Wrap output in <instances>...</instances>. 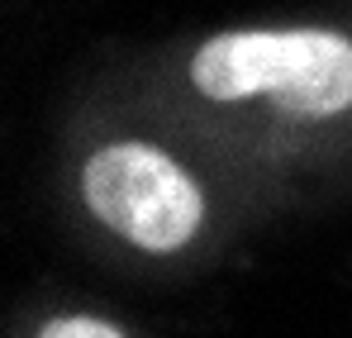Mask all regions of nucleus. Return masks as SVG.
<instances>
[{
    "instance_id": "nucleus-1",
    "label": "nucleus",
    "mask_w": 352,
    "mask_h": 338,
    "mask_svg": "<svg viewBox=\"0 0 352 338\" xmlns=\"http://www.w3.org/2000/svg\"><path fill=\"white\" fill-rule=\"evenodd\" d=\"M190 81L210 101L276 96L295 114H338L352 105V43L333 29H243L210 39Z\"/></svg>"
},
{
    "instance_id": "nucleus-2",
    "label": "nucleus",
    "mask_w": 352,
    "mask_h": 338,
    "mask_svg": "<svg viewBox=\"0 0 352 338\" xmlns=\"http://www.w3.org/2000/svg\"><path fill=\"white\" fill-rule=\"evenodd\" d=\"M81 191L91 215L143 253H176L181 243H190L205 215L200 186L148 143L100 148L86 162Z\"/></svg>"
},
{
    "instance_id": "nucleus-3",
    "label": "nucleus",
    "mask_w": 352,
    "mask_h": 338,
    "mask_svg": "<svg viewBox=\"0 0 352 338\" xmlns=\"http://www.w3.org/2000/svg\"><path fill=\"white\" fill-rule=\"evenodd\" d=\"M38 338H124L110 319H91V315H72V319H53Z\"/></svg>"
}]
</instances>
